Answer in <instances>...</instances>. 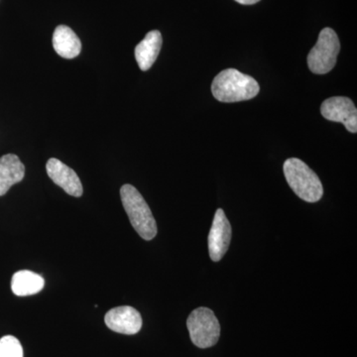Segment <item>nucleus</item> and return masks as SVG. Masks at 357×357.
<instances>
[{
  "mask_svg": "<svg viewBox=\"0 0 357 357\" xmlns=\"http://www.w3.org/2000/svg\"><path fill=\"white\" fill-rule=\"evenodd\" d=\"M260 86L255 79L236 69L223 70L213 79L211 91L220 102H238L255 98Z\"/></svg>",
  "mask_w": 357,
  "mask_h": 357,
  "instance_id": "f257e3e1",
  "label": "nucleus"
},
{
  "mask_svg": "<svg viewBox=\"0 0 357 357\" xmlns=\"http://www.w3.org/2000/svg\"><path fill=\"white\" fill-rule=\"evenodd\" d=\"M121 197L133 229L145 241H152L158 229L153 213L142 195L132 185L126 184L121 187Z\"/></svg>",
  "mask_w": 357,
  "mask_h": 357,
  "instance_id": "f03ea898",
  "label": "nucleus"
},
{
  "mask_svg": "<svg viewBox=\"0 0 357 357\" xmlns=\"http://www.w3.org/2000/svg\"><path fill=\"white\" fill-rule=\"evenodd\" d=\"M284 175L294 192L307 203H317L324 195V188L316 173L298 158L287 159L284 163Z\"/></svg>",
  "mask_w": 357,
  "mask_h": 357,
  "instance_id": "7ed1b4c3",
  "label": "nucleus"
},
{
  "mask_svg": "<svg viewBox=\"0 0 357 357\" xmlns=\"http://www.w3.org/2000/svg\"><path fill=\"white\" fill-rule=\"evenodd\" d=\"M187 326L192 344L199 349L213 347L220 340V323L215 312L208 307L194 310L187 319Z\"/></svg>",
  "mask_w": 357,
  "mask_h": 357,
  "instance_id": "20e7f679",
  "label": "nucleus"
},
{
  "mask_svg": "<svg viewBox=\"0 0 357 357\" xmlns=\"http://www.w3.org/2000/svg\"><path fill=\"white\" fill-rule=\"evenodd\" d=\"M340 50V40L332 28H325L319 35L318 42L307 56V66L312 73L325 75L337 64Z\"/></svg>",
  "mask_w": 357,
  "mask_h": 357,
  "instance_id": "39448f33",
  "label": "nucleus"
},
{
  "mask_svg": "<svg viewBox=\"0 0 357 357\" xmlns=\"http://www.w3.org/2000/svg\"><path fill=\"white\" fill-rule=\"evenodd\" d=\"M321 114L330 121L340 122L351 133L357 132V109L351 98L333 96L321 103Z\"/></svg>",
  "mask_w": 357,
  "mask_h": 357,
  "instance_id": "423d86ee",
  "label": "nucleus"
},
{
  "mask_svg": "<svg viewBox=\"0 0 357 357\" xmlns=\"http://www.w3.org/2000/svg\"><path fill=\"white\" fill-rule=\"evenodd\" d=\"M231 225L222 208L215 211L208 234V252L213 261L222 260L227 251L229 250L231 241Z\"/></svg>",
  "mask_w": 357,
  "mask_h": 357,
  "instance_id": "0eeeda50",
  "label": "nucleus"
},
{
  "mask_svg": "<svg viewBox=\"0 0 357 357\" xmlns=\"http://www.w3.org/2000/svg\"><path fill=\"white\" fill-rule=\"evenodd\" d=\"M105 323L109 330L122 335H135L142 328L140 312L129 306L109 310L105 314Z\"/></svg>",
  "mask_w": 357,
  "mask_h": 357,
  "instance_id": "6e6552de",
  "label": "nucleus"
},
{
  "mask_svg": "<svg viewBox=\"0 0 357 357\" xmlns=\"http://www.w3.org/2000/svg\"><path fill=\"white\" fill-rule=\"evenodd\" d=\"M46 170L49 178L59 187L62 188L68 195L76 198L83 196V185L79 176L62 161L56 158L49 159Z\"/></svg>",
  "mask_w": 357,
  "mask_h": 357,
  "instance_id": "1a4fd4ad",
  "label": "nucleus"
},
{
  "mask_svg": "<svg viewBox=\"0 0 357 357\" xmlns=\"http://www.w3.org/2000/svg\"><path fill=\"white\" fill-rule=\"evenodd\" d=\"M25 176V166L14 154L0 158V196H4L13 185L18 184Z\"/></svg>",
  "mask_w": 357,
  "mask_h": 357,
  "instance_id": "9d476101",
  "label": "nucleus"
},
{
  "mask_svg": "<svg viewBox=\"0 0 357 357\" xmlns=\"http://www.w3.org/2000/svg\"><path fill=\"white\" fill-rule=\"evenodd\" d=\"M162 43L163 39L161 33L158 30H153L147 33L145 38L136 46L135 59L141 70H148L153 66L158 58Z\"/></svg>",
  "mask_w": 357,
  "mask_h": 357,
  "instance_id": "9b49d317",
  "label": "nucleus"
},
{
  "mask_svg": "<svg viewBox=\"0 0 357 357\" xmlns=\"http://www.w3.org/2000/svg\"><path fill=\"white\" fill-rule=\"evenodd\" d=\"M53 47L56 53L65 59L76 58L82 51L81 40L66 25L58 26L54 31Z\"/></svg>",
  "mask_w": 357,
  "mask_h": 357,
  "instance_id": "f8f14e48",
  "label": "nucleus"
},
{
  "mask_svg": "<svg viewBox=\"0 0 357 357\" xmlns=\"http://www.w3.org/2000/svg\"><path fill=\"white\" fill-rule=\"evenodd\" d=\"M44 284V279L40 275L29 270H21L13 275L11 290L18 297H26L43 290Z\"/></svg>",
  "mask_w": 357,
  "mask_h": 357,
  "instance_id": "ddd939ff",
  "label": "nucleus"
},
{
  "mask_svg": "<svg viewBox=\"0 0 357 357\" xmlns=\"http://www.w3.org/2000/svg\"><path fill=\"white\" fill-rule=\"evenodd\" d=\"M0 357H23V349L20 340L13 335L0 338Z\"/></svg>",
  "mask_w": 357,
  "mask_h": 357,
  "instance_id": "4468645a",
  "label": "nucleus"
},
{
  "mask_svg": "<svg viewBox=\"0 0 357 357\" xmlns=\"http://www.w3.org/2000/svg\"><path fill=\"white\" fill-rule=\"evenodd\" d=\"M238 3L243 4V6H252V4L257 3L260 0H236Z\"/></svg>",
  "mask_w": 357,
  "mask_h": 357,
  "instance_id": "2eb2a0df",
  "label": "nucleus"
}]
</instances>
